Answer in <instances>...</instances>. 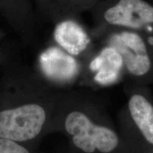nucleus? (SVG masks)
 Masks as SVG:
<instances>
[{
  "label": "nucleus",
  "instance_id": "f257e3e1",
  "mask_svg": "<svg viewBox=\"0 0 153 153\" xmlns=\"http://www.w3.org/2000/svg\"><path fill=\"white\" fill-rule=\"evenodd\" d=\"M97 33L102 43L119 53L126 73L138 80L153 75V38L125 29L97 28Z\"/></svg>",
  "mask_w": 153,
  "mask_h": 153
},
{
  "label": "nucleus",
  "instance_id": "f03ea898",
  "mask_svg": "<svg viewBox=\"0 0 153 153\" xmlns=\"http://www.w3.org/2000/svg\"><path fill=\"white\" fill-rule=\"evenodd\" d=\"M97 5V28L133 30L153 38L152 3L147 0H104Z\"/></svg>",
  "mask_w": 153,
  "mask_h": 153
},
{
  "label": "nucleus",
  "instance_id": "7ed1b4c3",
  "mask_svg": "<svg viewBox=\"0 0 153 153\" xmlns=\"http://www.w3.org/2000/svg\"><path fill=\"white\" fill-rule=\"evenodd\" d=\"M65 128L73 136L74 145L87 153H92L95 150L111 152L119 142L114 131L106 126L95 125L82 112L73 111L67 116Z\"/></svg>",
  "mask_w": 153,
  "mask_h": 153
},
{
  "label": "nucleus",
  "instance_id": "20e7f679",
  "mask_svg": "<svg viewBox=\"0 0 153 153\" xmlns=\"http://www.w3.org/2000/svg\"><path fill=\"white\" fill-rule=\"evenodd\" d=\"M45 113L41 106L27 104L0 112V137L13 141L33 139L41 132Z\"/></svg>",
  "mask_w": 153,
  "mask_h": 153
},
{
  "label": "nucleus",
  "instance_id": "39448f33",
  "mask_svg": "<svg viewBox=\"0 0 153 153\" xmlns=\"http://www.w3.org/2000/svg\"><path fill=\"white\" fill-rule=\"evenodd\" d=\"M41 71L48 79L57 83H68L79 74L80 66L75 57L60 47L51 46L39 57Z\"/></svg>",
  "mask_w": 153,
  "mask_h": 153
},
{
  "label": "nucleus",
  "instance_id": "423d86ee",
  "mask_svg": "<svg viewBox=\"0 0 153 153\" xmlns=\"http://www.w3.org/2000/svg\"><path fill=\"white\" fill-rule=\"evenodd\" d=\"M91 58L89 68L94 74V80L97 85L109 86L119 81L125 72L123 61L114 48L102 43Z\"/></svg>",
  "mask_w": 153,
  "mask_h": 153
},
{
  "label": "nucleus",
  "instance_id": "0eeeda50",
  "mask_svg": "<svg viewBox=\"0 0 153 153\" xmlns=\"http://www.w3.org/2000/svg\"><path fill=\"white\" fill-rule=\"evenodd\" d=\"M53 36L57 45L74 57L86 53L92 45V38L89 33L73 19H65L58 23Z\"/></svg>",
  "mask_w": 153,
  "mask_h": 153
},
{
  "label": "nucleus",
  "instance_id": "6e6552de",
  "mask_svg": "<svg viewBox=\"0 0 153 153\" xmlns=\"http://www.w3.org/2000/svg\"><path fill=\"white\" fill-rule=\"evenodd\" d=\"M128 109L143 137L153 145V105L145 96L135 93L129 99Z\"/></svg>",
  "mask_w": 153,
  "mask_h": 153
},
{
  "label": "nucleus",
  "instance_id": "1a4fd4ad",
  "mask_svg": "<svg viewBox=\"0 0 153 153\" xmlns=\"http://www.w3.org/2000/svg\"><path fill=\"white\" fill-rule=\"evenodd\" d=\"M0 153H29L14 141L0 137Z\"/></svg>",
  "mask_w": 153,
  "mask_h": 153
}]
</instances>
